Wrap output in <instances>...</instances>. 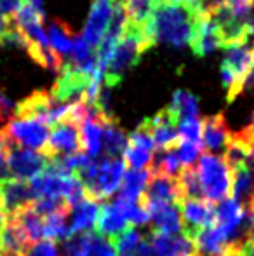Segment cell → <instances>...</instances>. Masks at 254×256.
<instances>
[{"mask_svg": "<svg viewBox=\"0 0 254 256\" xmlns=\"http://www.w3.org/2000/svg\"><path fill=\"white\" fill-rule=\"evenodd\" d=\"M204 16V6L193 0H153V9L143 30L152 46L166 44L181 49L190 46Z\"/></svg>", "mask_w": 254, "mask_h": 256, "instance_id": "cell-1", "label": "cell"}, {"mask_svg": "<svg viewBox=\"0 0 254 256\" xmlns=\"http://www.w3.org/2000/svg\"><path fill=\"white\" fill-rule=\"evenodd\" d=\"M150 48H152V44L146 38L143 26H136L127 21L124 35L113 49L108 66L103 74V84L106 88H113L119 84L126 75V72L134 66L141 58V54L148 51Z\"/></svg>", "mask_w": 254, "mask_h": 256, "instance_id": "cell-2", "label": "cell"}, {"mask_svg": "<svg viewBox=\"0 0 254 256\" xmlns=\"http://www.w3.org/2000/svg\"><path fill=\"white\" fill-rule=\"evenodd\" d=\"M195 169L202 186L204 199L207 202L213 204L227 199L232 186V172L225 158L214 154H204L200 155Z\"/></svg>", "mask_w": 254, "mask_h": 256, "instance_id": "cell-3", "label": "cell"}, {"mask_svg": "<svg viewBox=\"0 0 254 256\" xmlns=\"http://www.w3.org/2000/svg\"><path fill=\"white\" fill-rule=\"evenodd\" d=\"M7 143L28 150L44 152L49 140V126L38 118H21L12 117L2 128Z\"/></svg>", "mask_w": 254, "mask_h": 256, "instance_id": "cell-4", "label": "cell"}, {"mask_svg": "<svg viewBox=\"0 0 254 256\" xmlns=\"http://www.w3.org/2000/svg\"><path fill=\"white\" fill-rule=\"evenodd\" d=\"M7 152V166H9V174L12 180L19 182H30L37 174H40L47 166L49 158L44 154L35 152V150L21 148V146L5 145Z\"/></svg>", "mask_w": 254, "mask_h": 256, "instance_id": "cell-5", "label": "cell"}, {"mask_svg": "<svg viewBox=\"0 0 254 256\" xmlns=\"http://www.w3.org/2000/svg\"><path fill=\"white\" fill-rule=\"evenodd\" d=\"M134 200H127L117 196L112 202H101L99 209V218L96 222V234L106 237V239L113 240L117 236L126 232L129 228V218H127V209L129 204Z\"/></svg>", "mask_w": 254, "mask_h": 256, "instance_id": "cell-6", "label": "cell"}, {"mask_svg": "<svg viewBox=\"0 0 254 256\" xmlns=\"http://www.w3.org/2000/svg\"><path fill=\"white\" fill-rule=\"evenodd\" d=\"M153 155H155V143L148 131V126L143 120L127 138V146L122 158L126 166H131V169H146L152 164Z\"/></svg>", "mask_w": 254, "mask_h": 256, "instance_id": "cell-7", "label": "cell"}, {"mask_svg": "<svg viewBox=\"0 0 254 256\" xmlns=\"http://www.w3.org/2000/svg\"><path fill=\"white\" fill-rule=\"evenodd\" d=\"M80 131L78 124L71 120H64L54 124L52 131L49 132L47 145L44 148V154L47 158L59 157V155H70L80 152Z\"/></svg>", "mask_w": 254, "mask_h": 256, "instance_id": "cell-8", "label": "cell"}, {"mask_svg": "<svg viewBox=\"0 0 254 256\" xmlns=\"http://www.w3.org/2000/svg\"><path fill=\"white\" fill-rule=\"evenodd\" d=\"M115 2L117 0H94L92 2V7L89 10L87 21H85V26H84V35H82V38L92 49L98 48L103 35L108 30Z\"/></svg>", "mask_w": 254, "mask_h": 256, "instance_id": "cell-9", "label": "cell"}, {"mask_svg": "<svg viewBox=\"0 0 254 256\" xmlns=\"http://www.w3.org/2000/svg\"><path fill=\"white\" fill-rule=\"evenodd\" d=\"M181 220H183V230L188 237H195L197 232L207 228L214 223V208L207 200H193L183 199L180 204Z\"/></svg>", "mask_w": 254, "mask_h": 256, "instance_id": "cell-10", "label": "cell"}, {"mask_svg": "<svg viewBox=\"0 0 254 256\" xmlns=\"http://www.w3.org/2000/svg\"><path fill=\"white\" fill-rule=\"evenodd\" d=\"M141 204H162V202H174L180 204L183 200L178 186V180L171 178L166 174H159V172H152L150 180L146 183V188L141 196Z\"/></svg>", "mask_w": 254, "mask_h": 256, "instance_id": "cell-11", "label": "cell"}, {"mask_svg": "<svg viewBox=\"0 0 254 256\" xmlns=\"http://www.w3.org/2000/svg\"><path fill=\"white\" fill-rule=\"evenodd\" d=\"M35 200L30 183L19 180H5L0 183V209L5 216H12L17 211L28 208Z\"/></svg>", "mask_w": 254, "mask_h": 256, "instance_id": "cell-12", "label": "cell"}, {"mask_svg": "<svg viewBox=\"0 0 254 256\" xmlns=\"http://www.w3.org/2000/svg\"><path fill=\"white\" fill-rule=\"evenodd\" d=\"M148 131L153 138V143L159 150L174 148L180 143V136H178V120L171 115L167 108L160 110L155 117L145 118Z\"/></svg>", "mask_w": 254, "mask_h": 256, "instance_id": "cell-13", "label": "cell"}, {"mask_svg": "<svg viewBox=\"0 0 254 256\" xmlns=\"http://www.w3.org/2000/svg\"><path fill=\"white\" fill-rule=\"evenodd\" d=\"M190 48L193 54H197L199 58L207 56V54L218 51V49H223V38H221L220 28L207 12L197 26V32L190 42Z\"/></svg>", "mask_w": 254, "mask_h": 256, "instance_id": "cell-14", "label": "cell"}, {"mask_svg": "<svg viewBox=\"0 0 254 256\" xmlns=\"http://www.w3.org/2000/svg\"><path fill=\"white\" fill-rule=\"evenodd\" d=\"M150 212V222L153 223L157 232L176 236L183 230V220H181L180 206L174 202L162 204H148L145 206Z\"/></svg>", "mask_w": 254, "mask_h": 256, "instance_id": "cell-15", "label": "cell"}, {"mask_svg": "<svg viewBox=\"0 0 254 256\" xmlns=\"http://www.w3.org/2000/svg\"><path fill=\"white\" fill-rule=\"evenodd\" d=\"M150 244L155 251V256H195V242L183 232L176 236L153 232Z\"/></svg>", "mask_w": 254, "mask_h": 256, "instance_id": "cell-16", "label": "cell"}, {"mask_svg": "<svg viewBox=\"0 0 254 256\" xmlns=\"http://www.w3.org/2000/svg\"><path fill=\"white\" fill-rule=\"evenodd\" d=\"M230 138L232 134L223 115H213L202 122V145L209 150V154H225Z\"/></svg>", "mask_w": 254, "mask_h": 256, "instance_id": "cell-17", "label": "cell"}, {"mask_svg": "<svg viewBox=\"0 0 254 256\" xmlns=\"http://www.w3.org/2000/svg\"><path fill=\"white\" fill-rule=\"evenodd\" d=\"M101 202L85 196L82 200L70 206V228L71 234L91 232L99 218Z\"/></svg>", "mask_w": 254, "mask_h": 256, "instance_id": "cell-18", "label": "cell"}, {"mask_svg": "<svg viewBox=\"0 0 254 256\" xmlns=\"http://www.w3.org/2000/svg\"><path fill=\"white\" fill-rule=\"evenodd\" d=\"M127 146V136L115 118H106L103 124V154L101 157H122Z\"/></svg>", "mask_w": 254, "mask_h": 256, "instance_id": "cell-19", "label": "cell"}, {"mask_svg": "<svg viewBox=\"0 0 254 256\" xmlns=\"http://www.w3.org/2000/svg\"><path fill=\"white\" fill-rule=\"evenodd\" d=\"M73 34H71L70 26L61 23L59 20H52L47 30V42L51 51L58 58H64L71 54V48H73Z\"/></svg>", "mask_w": 254, "mask_h": 256, "instance_id": "cell-20", "label": "cell"}, {"mask_svg": "<svg viewBox=\"0 0 254 256\" xmlns=\"http://www.w3.org/2000/svg\"><path fill=\"white\" fill-rule=\"evenodd\" d=\"M232 172V196L242 208L249 206L254 199V174L246 166L234 169Z\"/></svg>", "mask_w": 254, "mask_h": 256, "instance_id": "cell-21", "label": "cell"}, {"mask_svg": "<svg viewBox=\"0 0 254 256\" xmlns=\"http://www.w3.org/2000/svg\"><path fill=\"white\" fill-rule=\"evenodd\" d=\"M30 240L24 236V232L19 228L12 218H5L3 226L0 230V251H12V253H24Z\"/></svg>", "mask_w": 254, "mask_h": 256, "instance_id": "cell-22", "label": "cell"}, {"mask_svg": "<svg viewBox=\"0 0 254 256\" xmlns=\"http://www.w3.org/2000/svg\"><path fill=\"white\" fill-rule=\"evenodd\" d=\"M152 172L148 169H131L124 174L122 183H120V194L119 197L127 200H139L146 188V183L150 180Z\"/></svg>", "mask_w": 254, "mask_h": 256, "instance_id": "cell-23", "label": "cell"}, {"mask_svg": "<svg viewBox=\"0 0 254 256\" xmlns=\"http://www.w3.org/2000/svg\"><path fill=\"white\" fill-rule=\"evenodd\" d=\"M5 218H12L14 222L19 225V228L24 232V236L28 237L30 242H37V240L44 239V220L42 216H38L33 209L28 208L17 211L12 216H5Z\"/></svg>", "mask_w": 254, "mask_h": 256, "instance_id": "cell-24", "label": "cell"}, {"mask_svg": "<svg viewBox=\"0 0 254 256\" xmlns=\"http://www.w3.org/2000/svg\"><path fill=\"white\" fill-rule=\"evenodd\" d=\"M167 110L176 118L178 124L185 118H199V100L192 92L180 89L174 92L173 102L167 106Z\"/></svg>", "mask_w": 254, "mask_h": 256, "instance_id": "cell-25", "label": "cell"}, {"mask_svg": "<svg viewBox=\"0 0 254 256\" xmlns=\"http://www.w3.org/2000/svg\"><path fill=\"white\" fill-rule=\"evenodd\" d=\"M71 236L70 228V208H64L58 212L45 216L44 220V237L51 240H63Z\"/></svg>", "mask_w": 254, "mask_h": 256, "instance_id": "cell-26", "label": "cell"}, {"mask_svg": "<svg viewBox=\"0 0 254 256\" xmlns=\"http://www.w3.org/2000/svg\"><path fill=\"white\" fill-rule=\"evenodd\" d=\"M178 186L183 199H193V200H206L200 186V180L197 174L195 168H183V171L178 176Z\"/></svg>", "mask_w": 254, "mask_h": 256, "instance_id": "cell-27", "label": "cell"}, {"mask_svg": "<svg viewBox=\"0 0 254 256\" xmlns=\"http://www.w3.org/2000/svg\"><path fill=\"white\" fill-rule=\"evenodd\" d=\"M127 21L136 26H145L153 9V0H122Z\"/></svg>", "mask_w": 254, "mask_h": 256, "instance_id": "cell-28", "label": "cell"}, {"mask_svg": "<svg viewBox=\"0 0 254 256\" xmlns=\"http://www.w3.org/2000/svg\"><path fill=\"white\" fill-rule=\"evenodd\" d=\"M178 136L181 142L202 145V122L199 118H185L178 124Z\"/></svg>", "mask_w": 254, "mask_h": 256, "instance_id": "cell-29", "label": "cell"}, {"mask_svg": "<svg viewBox=\"0 0 254 256\" xmlns=\"http://www.w3.org/2000/svg\"><path fill=\"white\" fill-rule=\"evenodd\" d=\"M202 154V145L192 142H180L176 145V155L183 168H195Z\"/></svg>", "mask_w": 254, "mask_h": 256, "instance_id": "cell-30", "label": "cell"}, {"mask_svg": "<svg viewBox=\"0 0 254 256\" xmlns=\"http://www.w3.org/2000/svg\"><path fill=\"white\" fill-rule=\"evenodd\" d=\"M87 256H117V251L110 239L96 232H91L89 234Z\"/></svg>", "mask_w": 254, "mask_h": 256, "instance_id": "cell-31", "label": "cell"}, {"mask_svg": "<svg viewBox=\"0 0 254 256\" xmlns=\"http://www.w3.org/2000/svg\"><path fill=\"white\" fill-rule=\"evenodd\" d=\"M23 256H61L59 246L56 244V240L51 239H44V240H37L35 244L24 250Z\"/></svg>", "mask_w": 254, "mask_h": 256, "instance_id": "cell-32", "label": "cell"}, {"mask_svg": "<svg viewBox=\"0 0 254 256\" xmlns=\"http://www.w3.org/2000/svg\"><path fill=\"white\" fill-rule=\"evenodd\" d=\"M10 174H9V166H7V152L5 148L0 150V183L9 180Z\"/></svg>", "mask_w": 254, "mask_h": 256, "instance_id": "cell-33", "label": "cell"}, {"mask_svg": "<svg viewBox=\"0 0 254 256\" xmlns=\"http://www.w3.org/2000/svg\"><path fill=\"white\" fill-rule=\"evenodd\" d=\"M234 256H254V240H248L246 244H242Z\"/></svg>", "mask_w": 254, "mask_h": 256, "instance_id": "cell-34", "label": "cell"}, {"mask_svg": "<svg viewBox=\"0 0 254 256\" xmlns=\"http://www.w3.org/2000/svg\"><path fill=\"white\" fill-rule=\"evenodd\" d=\"M244 89H254V63L244 78Z\"/></svg>", "mask_w": 254, "mask_h": 256, "instance_id": "cell-35", "label": "cell"}, {"mask_svg": "<svg viewBox=\"0 0 254 256\" xmlns=\"http://www.w3.org/2000/svg\"><path fill=\"white\" fill-rule=\"evenodd\" d=\"M5 145H7V140H5V136H3L2 129H0V150L5 148Z\"/></svg>", "mask_w": 254, "mask_h": 256, "instance_id": "cell-36", "label": "cell"}, {"mask_svg": "<svg viewBox=\"0 0 254 256\" xmlns=\"http://www.w3.org/2000/svg\"><path fill=\"white\" fill-rule=\"evenodd\" d=\"M0 256H23V253H12V251H0Z\"/></svg>", "mask_w": 254, "mask_h": 256, "instance_id": "cell-37", "label": "cell"}, {"mask_svg": "<svg viewBox=\"0 0 254 256\" xmlns=\"http://www.w3.org/2000/svg\"><path fill=\"white\" fill-rule=\"evenodd\" d=\"M3 222H5V216H0V230H2V226H3Z\"/></svg>", "mask_w": 254, "mask_h": 256, "instance_id": "cell-38", "label": "cell"}, {"mask_svg": "<svg viewBox=\"0 0 254 256\" xmlns=\"http://www.w3.org/2000/svg\"><path fill=\"white\" fill-rule=\"evenodd\" d=\"M71 256H87V254H71Z\"/></svg>", "mask_w": 254, "mask_h": 256, "instance_id": "cell-39", "label": "cell"}, {"mask_svg": "<svg viewBox=\"0 0 254 256\" xmlns=\"http://www.w3.org/2000/svg\"><path fill=\"white\" fill-rule=\"evenodd\" d=\"M23 2H26V0H23Z\"/></svg>", "mask_w": 254, "mask_h": 256, "instance_id": "cell-40", "label": "cell"}]
</instances>
